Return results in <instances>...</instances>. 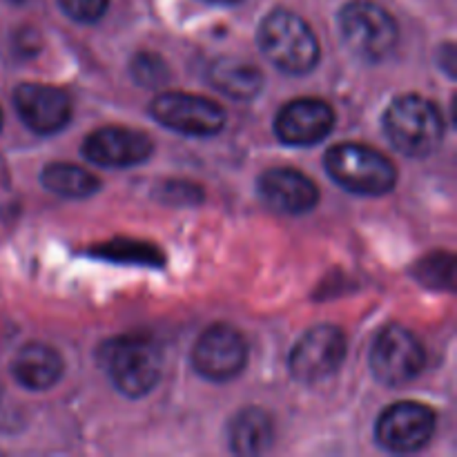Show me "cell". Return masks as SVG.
Here are the masks:
<instances>
[{
    "label": "cell",
    "mask_w": 457,
    "mask_h": 457,
    "mask_svg": "<svg viewBox=\"0 0 457 457\" xmlns=\"http://www.w3.org/2000/svg\"><path fill=\"white\" fill-rule=\"evenodd\" d=\"M85 156L103 168H128L143 163L152 154V141L147 134L129 128H101L87 137L83 145Z\"/></svg>",
    "instance_id": "4fadbf2b"
},
{
    "label": "cell",
    "mask_w": 457,
    "mask_h": 457,
    "mask_svg": "<svg viewBox=\"0 0 457 457\" xmlns=\"http://www.w3.org/2000/svg\"><path fill=\"white\" fill-rule=\"evenodd\" d=\"M259 47L286 74H306L320 61V43L308 22L284 9L263 18L259 25Z\"/></svg>",
    "instance_id": "6da1fadb"
},
{
    "label": "cell",
    "mask_w": 457,
    "mask_h": 457,
    "mask_svg": "<svg viewBox=\"0 0 457 457\" xmlns=\"http://www.w3.org/2000/svg\"><path fill=\"white\" fill-rule=\"evenodd\" d=\"M208 79L212 87L237 101H250L262 92L263 76L253 62L239 58H219L210 65Z\"/></svg>",
    "instance_id": "2e32d148"
},
{
    "label": "cell",
    "mask_w": 457,
    "mask_h": 457,
    "mask_svg": "<svg viewBox=\"0 0 457 457\" xmlns=\"http://www.w3.org/2000/svg\"><path fill=\"white\" fill-rule=\"evenodd\" d=\"M62 12L79 22H96L105 13L110 0H58Z\"/></svg>",
    "instance_id": "7402d4cb"
},
{
    "label": "cell",
    "mask_w": 457,
    "mask_h": 457,
    "mask_svg": "<svg viewBox=\"0 0 457 457\" xmlns=\"http://www.w3.org/2000/svg\"><path fill=\"white\" fill-rule=\"evenodd\" d=\"M230 446L239 455H262L275 442V427L266 411L245 409L235 415L228 428Z\"/></svg>",
    "instance_id": "e0dca14e"
},
{
    "label": "cell",
    "mask_w": 457,
    "mask_h": 457,
    "mask_svg": "<svg viewBox=\"0 0 457 457\" xmlns=\"http://www.w3.org/2000/svg\"><path fill=\"white\" fill-rule=\"evenodd\" d=\"M132 76L141 85H163L170 71L156 54H138L132 61Z\"/></svg>",
    "instance_id": "ffe728a7"
},
{
    "label": "cell",
    "mask_w": 457,
    "mask_h": 457,
    "mask_svg": "<svg viewBox=\"0 0 457 457\" xmlns=\"http://www.w3.org/2000/svg\"><path fill=\"white\" fill-rule=\"evenodd\" d=\"M259 196L268 208L286 214H302L315 208L320 190L306 174L290 168L268 170L259 179Z\"/></svg>",
    "instance_id": "5bb4252c"
},
{
    "label": "cell",
    "mask_w": 457,
    "mask_h": 457,
    "mask_svg": "<svg viewBox=\"0 0 457 457\" xmlns=\"http://www.w3.org/2000/svg\"><path fill=\"white\" fill-rule=\"evenodd\" d=\"M103 361L114 386L128 397H143L159 382V351L145 337L114 339L103 348Z\"/></svg>",
    "instance_id": "5b68a950"
},
{
    "label": "cell",
    "mask_w": 457,
    "mask_h": 457,
    "mask_svg": "<svg viewBox=\"0 0 457 457\" xmlns=\"http://www.w3.org/2000/svg\"><path fill=\"white\" fill-rule=\"evenodd\" d=\"M346 355V337L335 326H317L308 330L290 353V373L303 384L330 378Z\"/></svg>",
    "instance_id": "30bf717a"
},
{
    "label": "cell",
    "mask_w": 457,
    "mask_h": 457,
    "mask_svg": "<svg viewBox=\"0 0 457 457\" xmlns=\"http://www.w3.org/2000/svg\"><path fill=\"white\" fill-rule=\"evenodd\" d=\"M422 263H427L428 268H433L431 272L428 270H420L418 277L420 281H427V284H433L436 288H451L453 286V257L451 254H436V257L424 259Z\"/></svg>",
    "instance_id": "44dd1931"
},
{
    "label": "cell",
    "mask_w": 457,
    "mask_h": 457,
    "mask_svg": "<svg viewBox=\"0 0 457 457\" xmlns=\"http://www.w3.org/2000/svg\"><path fill=\"white\" fill-rule=\"evenodd\" d=\"M384 129L393 145L409 156H428L437 150L445 134L442 114L422 96H400L384 114Z\"/></svg>",
    "instance_id": "7a4b0ae2"
},
{
    "label": "cell",
    "mask_w": 457,
    "mask_h": 457,
    "mask_svg": "<svg viewBox=\"0 0 457 457\" xmlns=\"http://www.w3.org/2000/svg\"><path fill=\"white\" fill-rule=\"evenodd\" d=\"M4 3H13V4H18V3H25V0H4Z\"/></svg>",
    "instance_id": "cb8c5ba5"
},
{
    "label": "cell",
    "mask_w": 457,
    "mask_h": 457,
    "mask_svg": "<svg viewBox=\"0 0 457 457\" xmlns=\"http://www.w3.org/2000/svg\"><path fill=\"white\" fill-rule=\"evenodd\" d=\"M326 170L357 195H386L397 181V168L382 152L360 143H339L326 154Z\"/></svg>",
    "instance_id": "3957f363"
},
{
    "label": "cell",
    "mask_w": 457,
    "mask_h": 457,
    "mask_svg": "<svg viewBox=\"0 0 457 457\" xmlns=\"http://www.w3.org/2000/svg\"><path fill=\"white\" fill-rule=\"evenodd\" d=\"M13 378L31 391H45L54 386L62 375V360L52 346L27 344L18 351L12 364Z\"/></svg>",
    "instance_id": "9a60e30c"
},
{
    "label": "cell",
    "mask_w": 457,
    "mask_h": 457,
    "mask_svg": "<svg viewBox=\"0 0 457 457\" xmlns=\"http://www.w3.org/2000/svg\"><path fill=\"white\" fill-rule=\"evenodd\" d=\"M335 125L333 107L320 98H297L281 107L275 132L288 145H315L324 141Z\"/></svg>",
    "instance_id": "7c38bea8"
},
{
    "label": "cell",
    "mask_w": 457,
    "mask_h": 457,
    "mask_svg": "<svg viewBox=\"0 0 457 457\" xmlns=\"http://www.w3.org/2000/svg\"><path fill=\"white\" fill-rule=\"evenodd\" d=\"M152 116L165 128L190 137H210L221 132L226 112L219 103L186 92H165L152 101Z\"/></svg>",
    "instance_id": "52a82bcc"
},
{
    "label": "cell",
    "mask_w": 457,
    "mask_h": 457,
    "mask_svg": "<svg viewBox=\"0 0 457 457\" xmlns=\"http://www.w3.org/2000/svg\"><path fill=\"white\" fill-rule=\"evenodd\" d=\"M0 128H3V112H0Z\"/></svg>",
    "instance_id": "d4e9b609"
},
{
    "label": "cell",
    "mask_w": 457,
    "mask_h": 457,
    "mask_svg": "<svg viewBox=\"0 0 457 457\" xmlns=\"http://www.w3.org/2000/svg\"><path fill=\"white\" fill-rule=\"evenodd\" d=\"M370 369H373L375 378L386 386H404L422 373V344L411 330L402 328V326H386L373 344Z\"/></svg>",
    "instance_id": "8992f818"
},
{
    "label": "cell",
    "mask_w": 457,
    "mask_h": 457,
    "mask_svg": "<svg viewBox=\"0 0 457 457\" xmlns=\"http://www.w3.org/2000/svg\"><path fill=\"white\" fill-rule=\"evenodd\" d=\"M339 29L360 58L378 62L395 49L400 29L391 13L370 0H353L339 12Z\"/></svg>",
    "instance_id": "277c9868"
},
{
    "label": "cell",
    "mask_w": 457,
    "mask_h": 457,
    "mask_svg": "<svg viewBox=\"0 0 457 457\" xmlns=\"http://www.w3.org/2000/svg\"><path fill=\"white\" fill-rule=\"evenodd\" d=\"M13 103L22 123L36 134H54L67 125L71 103L62 89L52 85L22 83L13 92Z\"/></svg>",
    "instance_id": "8fae6325"
},
{
    "label": "cell",
    "mask_w": 457,
    "mask_h": 457,
    "mask_svg": "<svg viewBox=\"0 0 457 457\" xmlns=\"http://www.w3.org/2000/svg\"><path fill=\"white\" fill-rule=\"evenodd\" d=\"M205 3H214V4H237L241 0H205Z\"/></svg>",
    "instance_id": "603a6c76"
},
{
    "label": "cell",
    "mask_w": 457,
    "mask_h": 457,
    "mask_svg": "<svg viewBox=\"0 0 457 457\" xmlns=\"http://www.w3.org/2000/svg\"><path fill=\"white\" fill-rule=\"evenodd\" d=\"M248 346L244 335L228 324H214L195 344L192 364L196 373L212 382H228L244 370Z\"/></svg>",
    "instance_id": "9c48e42d"
},
{
    "label": "cell",
    "mask_w": 457,
    "mask_h": 457,
    "mask_svg": "<svg viewBox=\"0 0 457 457\" xmlns=\"http://www.w3.org/2000/svg\"><path fill=\"white\" fill-rule=\"evenodd\" d=\"M436 413L418 402H397L378 420L375 436L393 453H415L424 449L436 433Z\"/></svg>",
    "instance_id": "ba28073f"
},
{
    "label": "cell",
    "mask_w": 457,
    "mask_h": 457,
    "mask_svg": "<svg viewBox=\"0 0 457 457\" xmlns=\"http://www.w3.org/2000/svg\"><path fill=\"white\" fill-rule=\"evenodd\" d=\"M98 254L110 259H134V263H150V266H161L163 263V254L159 253L156 248L147 244H134V241H114L110 248H98Z\"/></svg>",
    "instance_id": "d6986e66"
},
{
    "label": "cell",
    "mask_w": 457,
    "mask_h": 457,
    "mask_svg": "<svg viewBox=\"0 0 457 457\" xmlns=\"http://www.w3.org/2000/svg\"><path fill=\"white\" fill-rule=\"evenodd\" d=\"M43 186L54 195L67 196V199H83L94 195L101 187V181L80 165L71 163H52L43 170Z\"/></svg>",
    "instance_id": "ac0fdd59"
}]
</instances>
